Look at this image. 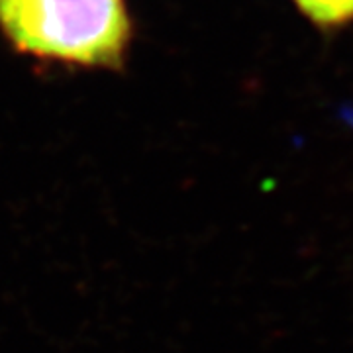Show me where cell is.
Masks as SVG:
<instances>
[{
    "instance_id": "1",
    "label": "cell",
    "mask_w": 353,
    "mask_h": 353,
    "mask_svg": "<svg viewBox=\"0 0 353 353\" xmlns=\"http://www.w3.org/2000/svg\"><path fill=\"white\" fill-rule=\"evenodd\" d=\"M0 34L39 61L122 71L134 20L126 0H0Z\"/></svg>"
},
{
    "instance_id": "2",
    "label": "cell",
    "mask_w": 353,
    "mask_h": 353,
    "mask_svg": "<svg viewBox=\"0 0 353 353\" xmlns=\"http://www.w3.org/2000/svg\"><path fill=\"white\" fill-rule=\"evenodd\" d=\"M294 4L320 28H336L353 20V0H294Z\"/></svg>"
}]
</instances>
